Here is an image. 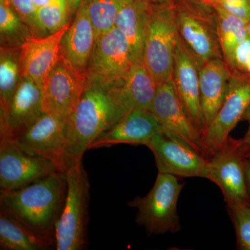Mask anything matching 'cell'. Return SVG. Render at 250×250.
Returning a JSON list of instances; mask_svg holds the SVG:
<instances>
[{
  "label": "cell",
  "mask_w": 250,
  "mask_h": 250,
  "mask_svg": "<svg viewBox=\"0 0 250 250\" xmlns=\"http://www.w3.org/2000/svg\"><path fill=\"white\" fill-rule=\"evenodd\" d=\"M67 188L65 172L57 171L22 188L0 192V210L31 229L55 238Z\"/></svg>",
  "instance_id": "obj_1"
},
{
  "label": "cell",
  "mask_w": 250,
  "mask_h": 250,
  "mask_svg": "<svg viewBox=\"0 0 250 250\" xmlns=\"http://www.w3.org/2000/svg\"><path fill=\"white\" fill-rule=\"evenodd\" d=\"M123 117L106 91L93 87L87 88L67 122L66 141L62 156L63 172L82 161L90 144Z\"/></svg>",
  "instance_id": "obj_2"
},
{
  "label": "cell",
  "mask_w": 250,
  "mask_h": 250,
  "mask_svg": "<svg viewBox=\"0 0 250 250\" xmlns=\"http://www.w3.org/2000/svg\"><path fill=\"white\" fill-rule=\"evenodd\" d=\"M173 4L179 36L199 68L211 59H223L218 14L211 2L174 0Z\"/></svg>",
  "instance_id": "obj_3"
},
{
  "label": "cell",
  "mask_w": 250,
  "mask_h": 250,
  "mask_svg": "<svg viewBox=\"0 0 250 250\" xmlns=\"http://www.w3.org/2000/svg\"><path fill=\"white\" fill-rule=\"evenodd\" d=\"M65 173L67 195L56 227V250H83L88 248L89 179L82 161Z\"/></svg>",
  "instance_id": "obj_4"
},
{
  "label": "cell",
  "mask_w": 250,
  "mask_h": 250,
  "mask_svg": "<svg viewBox=\"0 0 250 250\" xmlns=\"http://www.w3.org/2000/svg\"><path fill=\"white\" fill-rule=\"evenodd\" d=\"M184 184L176 176L158 173L154 187L144 197H135L127 204L136 208V223L143 227L148 237L181 229L177 203Z\"/></svg>",
  "instance_id": "obj_5"
},
{
  "label": "cell",
  "mask_w": 250,
  "mask_h": 250,
  "mask_svg": "<svg viewBox=\"0 0 250 250\" xmlns=\"http://www.w3.org/2000/svg\"><path fill=\"white\" fill-rule=\"evenodd\" d=\"M134 64L127 40L114 26L95 39L85 70L87 88L106 92L121 84L129 76Z\"/></svg>",
  "instance_id": "obj_6"
},
{
  "label": "cell",
  "mask_w": 250,
  "mask_h": 250,
  "mask_svg": "<svg viewBox=\"0 0 250 250\" xmlns=\"http://www.w3.org/2000/svg\"><path fill=\"white\" fill-rule=\"evenodd\" d=\"M178 36L173 2L152 4L144 62L157 86L172 78Z\"/></svg>",
  "instance_id": "obj_7"
},
{
  "label": "cell",
  "mask_w": 250,
  "mask_h": 250,
  "mask_svg": "<svg viewBox=\"0 0 250 250\" xmlns=\"http://www.w3.org/2000/svg\"><path fill=\"white\" fill-rule=\"evenodd\" d=\"M250 105V75L232 71L226 98L218 115L202 134L204 156H213L223 149L229 134Z\"/></svg>",
  "instance_id": "obj_8"
},
{
  "label": "cell",
  "mask_w": 250,
  "mask_h": 250,
  "mask_svg": "<svg viewBox=\"0 0 250 250\" xmlns=\"http://www.w3.org/2000/svg\"><path fill=\"white\" fill-rule=\"evenodd\" d=\"M57 171L51 159L29 154L14 141L0 140V192L22 188Z\"/></svg>",
  "instance_id": "obj_9"
},
{
  "label": "cell",
  "mask_w": 250,
  "mask_h": 250,
  "mask_svg": "<svg viewBox=\"0 0 250 250\" xmlns=\"http://www.w3.org/2000/svg\"><path fill=\"white\" fill-rule=\"evenodd\" d=\"M246 153L241 140L229 137L223 149L207 161L205 178L220 188L225 202H250L246 178Z\"/></svg>",
  "instance_id": "obj_10"
},
{
  "label": "cell",
  "mask_w": 250,
  "mask_h": 250,
  "mask_svg": "<svg viewBox=\"0 0 250 250\" xmlns=\"http://www.w3.org/2000/svg\"><path fill=\"white\" fill-rule=\"evenodd\" d=\"M86 88L84 74L60 57L42 87L44 113L68 119Z\"/></svg>",
  "instance_id": "obj_11"
},
{
  "label": "cell",
  "mask_w": 250,
  "mask_h": 250,
  "mask_svg": "<svg viewBox=\"0 0 250 250\" xmlns=\"http://www.w3.org/2000/svg\"><path fill=\"white\" fill-rule=\"evenodd\" d=\"M146 146L152 151L159 172L176 177L205 178L208 159L178 140L160 132Z\"/></svg>",
  "instance_id": "obj_12"
},
{
  "label": "cell",
  "mask_w": 250,
  "mask_h": 250,
  "mask_svg": "<svg viewBox=\"0 0 250 250\" xmlns=\"http://www.w3.org/2000/svg\"><path fill=\"white\" fill-rule=\"evenodd\" d=\"M172 79L186 115L202 138L205 125L200 102V68L179 36L174 50Z\"/></svg>",
  "instance_id": "obj_13"
},
{
  "label": "cell",
  "mask_w": 250,
  "mask_h": 250,
  "mask_svg": "<svg viewBox=\"0 0 250 250\" xmlns=\"http://www.w3.org/2000/svg\"><path fill=\"white\" fill-rule=\"evenodd\" d=\"M150 111L159 120L165 134L204 156L201 136L194 129L186 115L174 89L172 78L158 85Z\"/></svg>",
  "instance_id": "obj_14"
},
{
  "label": "cell",
  "mask_w": 250,
  "mask_h": 250,
  "mask_svg": "<svg viewBox=\"0 0 250 250\" xmlns=\"http://www.w3.org/2000/svg\"><path fill=\"white\" fill-rule=\"evenodd\" d=\"M42 87L21 77L7 111L0 114V139L14 141L43 114Z\"/></svg>",
  "instance_id": "obj_15"
},
{
  "label": "cell",
  "mask_w": 250,
  "mask_h": 250,
  "mask_svg": "<svg viewBox=\"0 0 250 250\" xmlns=\"http://www.w3.org/2000/svg\"><path fill=\"white\" fill-rule=\"evenodd\" d=\"M67 122V118L43 113L14 141L29 154L53 161L63 172L62 156L66 141Z\"/></svg>",
  "instance_id": "obj_16"
},
{
  "label": "cell",
  "mask_w": 250,
  "mask_h": 250,
  "mask_svg": "<svg viewBox=\"0 0 250 250\" xmlns=\"http://www.w3.org/2000/svg\"><path fill=\"white\" fill-rule=\"evenodd\" d=\"M164 132L159 120L152 111L134 108L102 133L88 149L110 147L118 144L144 145L158 133Z\"/></svg>",
  "instance_id": "obj_17"
},
{
  "label": "cell",
  "mask_w": 250,
  "mask_h": 250,
  "mask_svg": "<svg viewBox=\"0 0 250 250\" xmlns=\"http://www.w3.org/2000/svg\"><path fill=\"white\" fill-rule=\"evenodd\" d=\"M70 24L51 35L32 37L20 48L21 75L43 87L46 80L60 59L62 36Z\"/></svg>",
  "instance_id": "obj_18"
},
{
  "label": "cell",
  "mask_w": 250,
  "mask_h": 250,
  "mask_svg": "<svg viewBox=\"0 0 250 250\" xmlns=\"http://www.w3.org/2000/svg\"><path fill=\"white\" fill-rule=\"evenodd\" d=\"M157 87L143 61L134 63L125 82L106 93L125 116L134 108L150 110Z\"/></svg>",
  "instance_id": "obj_19"
},
{
  "label": "cell",
  "mask_w": 250,
  "mask_h": 250,
  "mask_svg": "<svg viewBox=\"0 0 250 250\" xmlns=\"http://www.w3.org/2000/svg\"><path fill=\"white\" fill-rule=\"evenodd\" d=\"M232 75L223 59H211L200 68V102L205 131L209 127L223 106Z\"/></svg>",
  "instance_id": "obj_20"
},
{
  "label": "cell",
  "mask_w": 250,
  "mask_h": 250,
  "mask_svg": "<svg viewBox=\"0 0 250 250\" xmlns=\"http://www.w3.org/2000/svg\"><path fill=\"white\" fill-rule=\"evenodd\" d=\"M95 41V29L85 0H83L77 11L75 21L62 36L60 57L85 75Z\"/></svg>",
  "instance_id": "obj_21"
},
{
  "label": "cell",
  "mask_w": 250,
  "mask_h": 250,
  "mask_svg": "<svg viewBox=\"0 0 250 250\" xmlns=\"http://www.w3.org/2000/svg\"><path fill=\"white\" fill-rule=\"evenodd\" d=\"M151 5L147 0H126L115 20V27L128 41L134 63L144 61Z\"/></svg>",
  "instance_id": "obj_22"
},
{
  "label": "cell",
  "mask_w": 250,
  "mask_h": 250,
  "mask_svg": "<svg viewBox=\"0 0 250 250\" xmlns=\"http://www.w3.org/2000/svg\"><path fill=\"white\" fill-rule=\"evenodd\" d=\"M56 248V239L31 229L0 210V249L47 250Z\"/></svg>",
  "instance_id": "obj_23"
},
{
  "label": "cell",
  "mask_w": 250,
  "mask_h": 250,
  "mask_svg": "<svg viewBox=\"0 0 250 250\" xmlns=\"http://www.w3.org/2000/svg\"><path fill=\"white\" fill-rule=\"evenodd\" d=\"M218 14L219 37L224 60L231 69L237 46L249 36L248 24L218 5L212 3Z\"/></svg>",
  "instance_id": "obj_24"
},
{
  "label": "cell",
  "mask_w": 250,
  "mask_h": 250,
  "mask_svg": "<svg viewBox=\"0 0 250 250\" xmlns=\"http://www.w3.org/2000/svg\"><path fill=\"white\" fill-rule=\"evenodd\" d=\"M21 77L20 48L1 47L0 52V114L7 111Z\"/></svg>",
  "instance_id": "obj_25"
},
{
  "label": "cell",
  "mask_w": 250,
  "mask_h": 250,
  "mask_svg": "<svg viewBox=\"0 0 250 250\" xmlns=\"http://www.w3.org/2000/svg\"><path fill=\"white\" fill-rule=\"evenodd\" d=\"M31 37L29 27L20 18L9 0H0L1 47L21 48Z\"/></svg>",
  "instance_id": "obj_26"
},
{
  "label": "cell",
  "mask_w": 250,
  "mask_h": 250,
  "mask_svg": "<svg viewBox=\"0 0 250 250\" xmlns=\"http://www.w3.org/2000/svg\"><path fill=\"white\" fill-rule=\"evenodd\" d=\"M70 11L67 0H52L36 11V22L41 37L54 34L69 24Z\"/></svg>",
  "instance_id": "obj_27"
},
{
  "label": "cell",
  "mask_w": 250,
  "mask_h": 250,
  "mask_svg": "<svg viewBox=\"0 0 250 250\" xmlns=\"http://www.w3.org/2000/svg\"><path fill=\"white\" fill-rule=\"evenodd\" d=\"M126 0H85L95 29V39L114 27L115 20Z\"/></svg>",
  "instance_id": "obj_28"
},
{
  "label": "cell",
  "mask_w": 250,
  "mask_h": 250,
  "mask_svg": "<svg viewBox=\"0 0 250 250\" xmlns=\"http://www.w3.org/2000/svg\"><path fill=\"white\" fill-rule=\"evenodd\" d=\"M225 202L236 231L237 250H250V202Z\"/></svg>",
  "instance_id": "obj_29"
},
{
  "label": "cell",
  "mask_w": 250,
  "mask_h": 250,
  "mask_svg": "<svg viewBox=\"0 0 250 250\" xmlns=\"http://www.w3.org/2000/svg\"><path fill=\"white\" fill-rule=\"evenodd\" d=\"M15 11L24 24H27L31 35L41 37L36 22V11L33 0H9Z\"/></svg>",
  "instance_id": "obj_30"
},
{
  "label": "cell",
  "mask_w": 250,
  "mask_h": 250,
  "mask_svg": "<svg viewBox=\"0 0 250 250\" xmlns=\"http://www.w3.org/2000/svg\"><path fill=\"white\" fill-rule=\"evenodd\" d=\"M250 59V36L237 46L233 54L231 71L244 73L247 64Z\"/></svg>",
  "instance_id": "obj_31"
},
{
  "label": "cell",
  "mask_w": 250,
  "mask_h": 250,
  "mask_svg": "<svg viewBox=\"0 0 250 250\" xmlns=\"http://www.w3.org/2000/svg\"><path fill=\"white\" fill-rule=\"evenodd\" d=\"M210 2L218 5L229 14L236 16L237 18H241V20L247 22V24L249 22L250 20V6L232 4H229V3L223 2V1H220V2L210 1Z\"/></svg>",
  "instance_id": "obj_32"
},
{
  "label": "cell",
  "mask_w": 250,
  "mask_h": 250,
  "mask_svg": "<svg viewBox=\"0 0 250 250\" xmlns=\"http://www.w3.org/2000/svg\"><path fill=\"white\" fill-rule=\"evenodd\" d=\"M242 119L246 120L249 123V127H248V131H247L244 138L241 140L242 145H243L245 150L246 151V152H250V105L247 108Z\"/></svg>",
  "instance_id": "obj_33"
},
{
  "label": "cell",
  "mask_w": 250,
  "mask_h": 250,
  "mask_svg": "<svg viewBox=\"0 0 250 250\" xmlns=\"http://www.w3.org/2000/svg\"><path fill=\"white\" fill-rule=\"evenodd\" d=\"M70 14H76L83 0H67Z\"/></svg>",
  "instance_id": "obj_34"
},
{
  "label": "cell",
  "mask_w": 250,
  "mask_h": 250,
  "mask_svg": "<svg viewBox=\"0 0 250 250\" xmlns=\"http://www.w3.org/2000/svg\"><path fill=\"white\" fill-rule=\"evenodd\" d=\"M210 1H215V2L223 1V2L229 3V4H232L248 5V6H250V0H211Z\"/></svg>",
  "instance_id": "obj_35"
},
{
  "label": "cell",
  "mask_w": 250,
  "mask_h": 250,
  "mask_svg": "<svg viewBox=\"0 0 250 250\" xmlns=\"http://www.w3.org/2000/svg\"><path fill=\"white\" fill-rule=\"evenodd\" d=\"M246 178L247 188H248V195L250 199V159H248L246 165Z\"/></svg>",
  "instance_id": "obj_36"
},
{
  "label": "cell",
  "mask_w": 250,
  "mask_h": 250,
  "mask_svg": "<svg viewBox=\"0 0 250 250\" xmlns=\"http://www.w3.org/2000/svg\"><path fill=\"white\" fill-rule=\"evenodd\" d=\"M52 0H33V4H34V9L35 11L40 9L41 7L46 6L49 4Z\"/></svg>",
  "instance_id": "obj_37"
},
{
  "label": "cell",
  "mask_w": 250,
  "mask_h": 250,
  "mask_svg": "<svg viewBox=\"0 0 250 250\" xmlns=\"http://www.w3.org/2000/svg\"><path fill=\"white\" fill-rule=\"evenodd\" d=\"M152 4H162V3L173 2L174 0H147Z\"/></svg>",
  "instance_id": "obj_38"
},
{
  "label": "cell",
  "mask_w": 250,
  "mask_h": 250,
  "mask_svg": "<svg viewBox=\"0 0 250 250\" xmlns=\"http://www.w3.org/2000/svg\"><path fill=\"white\" fill-rule=\"evenodd\" d=\"M245 74H248V75H250V59L249 62H248V64H247Z\"/></svg>",
  "instance_id": "obj_39"
},
{
  "label": "cell",
  "mask_w": 250,
  "mask_h": 250,
  "mask_svg": "<svg viewBox=\"0 0 250 250\" xmlns=\"http://www.w3.org/2000/svg\"><path fill=\"white\" fill-rule=\"evenodd\" d=\"M248 34H249V36H250V20L249 22H248Z\"/></svg>",
  "instance_id": "obj_40"
},
{
  "label": "cell",
  "mask_w": 250,
  "mask_h": 250,
  "mask_svg": "<svg viewBox=\"0 0 250 250\" xmlns=\"http://www.w3.org/2000/svg\"><path fill=\"white\" fill-rule=\"evenodd\" d=\"M246 157L247 159H250V152H248L246 153Z\"/></svg>",
  "instance_id": "obj_41"
},
{
  "label": "cell",
  "mask_w": 250,
  "mask_h": 250,
  "mask_svg": "<svg viewBox=\"0 0 250 250\" xmlns=\"http://www.w3.org/2000/svg\"><path fill=\"white\" fill-rule=\"evenodd\" d=\"M205 1H211V0H205Z\"/></svg>",
  "instance_id": "obj_42"
}]
</instances>
